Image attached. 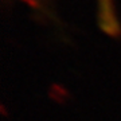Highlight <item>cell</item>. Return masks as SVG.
I'll return each instance as SVG.
<instances>
[{
	"label": "cell",
	"instance_id": "6da1fadb",
	"mask_svg": "<svg viewBox=\"0 0 121 121\" xmlns=\"http://www.w3.org/2000/svg\"><path fill=\"white\" fill-rule=\"evenodd\" d=\"M0 112H1V116L3 117H8V113H7V110H5L4 105H0Z\"/></svg>",
	"mask_w": 121,
	"mask_h": 121
}]
</instances>
